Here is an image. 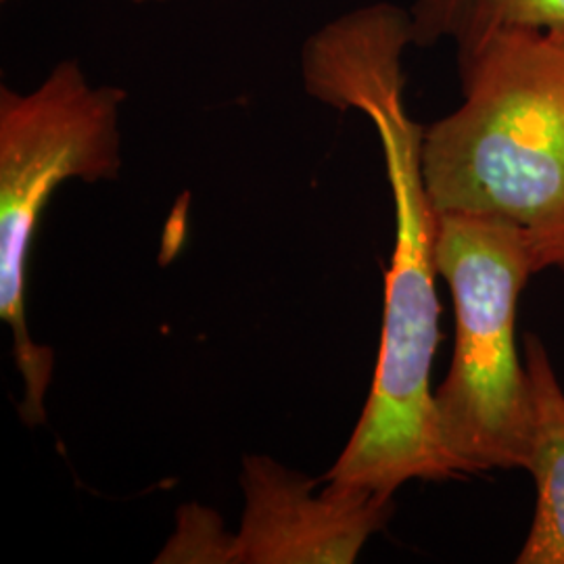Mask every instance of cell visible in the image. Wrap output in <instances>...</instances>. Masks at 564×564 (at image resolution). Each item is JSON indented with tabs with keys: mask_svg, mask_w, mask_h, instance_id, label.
Instances as JSON below:
<instances>
[{
	"mask_svg": "<svg viewBox=\"0 0 564 564\" xmlns=\"http://www.w3.org/2000/svg\"><path fill=\"white\" fill-rule=\"evenodd\" d=\"M118 86H93L78 61H61L41 86L0 88V318L13 335L23 381L21 421H46L55 354L32 339L25 316L30 249L51 195L63 182L116 181L121 170Z\"/></svg>",
	"mask_w": 564,
	"mask_h": 564,
	"instance_id": "cell-4",
	"label": "cell"
},
{
	"mask_svg": "<svg viewBox=\"0 0 564 564\" xmlns=\"http://www.w3.org/2000/svg\"><path fill=\"white\" fill-rule=\"evenodd\" d=\"M458 72L463 105L421 142L433 214L517 224L538 272L564 270V28L496 34Z\"/></svg>",
	"mask_w": 564,
	"mask_h": 564,
	"instance_id": "cell-1",
	"label": "cell"
},
{
	"mask_svg": "<svg viewBox=\"0 0 564 564\" xmlns=\"http://www.w3.org/2000/svg\"><path fill=\"white\" fill-rule=\"evenodd\" d=\"M533 393V445L527 470L538 485V508L519 564H564V391L544 345L527 339Z\"/></svg>",
	"mask_w": 564,
	"mask_h": 564,
	"instance_id": "cell-6",
	"label": "cell"
},
{
	"mask_svg": "<svg viewBox=\"0 0 564 564\" xmlns=\"http://www.w3.org/2000/svg\"><path fill=\"white\" fill-rule=\"evenodd\" d=\"M408 15L416 46L452 42L464 59L502 32L564 28V0H412Z\"/></svg>",
	"mask_w": 564,
	"mask_h": 564,
	"instance_id": "cell-7",
	"label": "cell"
},
{
	"mask_svg": "<svg viewBox=\"0 0 564 564\" xmlns=\"http://www.w3.org/2000/svg\"><path fill=\"white\" fill-rule=\"evenodd\" d=\"M132 4H149V2H165V0H128Z\"/></svg>",
	"mask_w": 564,
	"mask_h": 564,
	"instance_id": "cell-9",
	"label": "cell"
},
{
	"mask_svg": "<svg viewBox=\"0 0 564 564\" xmlns=\"http://www.w3.org/2000/svg\"><path fill=\"white\" fill-rule=\"evenodd\" d=\"M270 456L242 458L239 564H351L393 514V496L324 484Z\"/></svg>",
	"mask_w": 564,
	"mask_h": 564,
	"instance_id": "cell-5",
	"label": "cell"
},
{
	"mask_svg": "<svg viewBox=\"0 0 564 564\" xmlns=\"http://www.w3.org/2000/svg\"><path fill=\"white\" fill-rule=\"evenodd\" d=\"M155 563H237L235 535L224 531L212 510L184 506L178 512V529Z\"/></svg>",
	"mask_w": 564,
	"mask_h": 564,
	"instance_id": "cell-8",
	"label": "cell"
},
{
	"mask_svg": "<svg viewBox=\"0 0 564 564\" xmlns=\"http://www.w3.org/2000/svg\"><path fill=\"white\" fill-rule=\"evenodd\" d=\"M403 78L375 84L358 111L383 147L395 203V249L384 274V314L375 381L341 456L321 484L393 496L412 479L456 477L445 454L431 370L440 343L433 256L435 214L421 172L423 130L403 107Z\"/></svg>",
	"mask_w": 564,
	"mask_h": 564,
	"instance_id": "cell-2",
	"label": "cell"
},
{
	"mask_svg": "<svg viewBox=\"0 0 564 564\" xmlns=\"http://www.w3.org/2000/svg\"><path fill=\"white\" fill-rule=\"evenodd\" d=\"M433 256L456 314L454 358L435 391L437 429L458 475L524 468L533 445V393L517 351V303L538 272L517 224L435 216Z\"/></svg>",
	"mask_w": 564,
	"mask_h": 564,
	"instance_id": "cell-3",
	"label": "cell"
}]
</instances>
